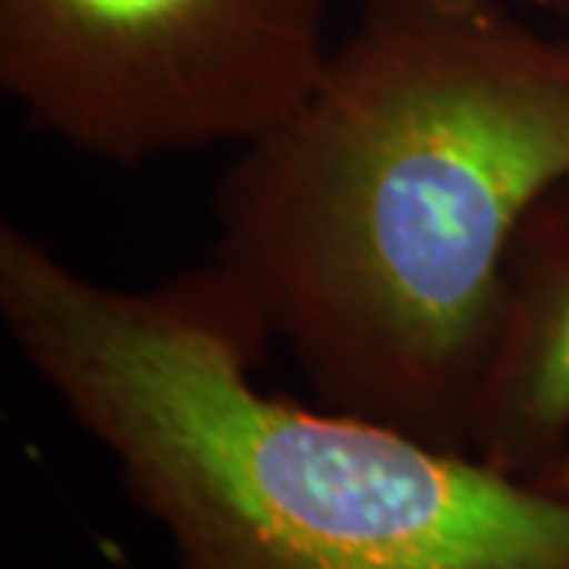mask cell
<instances>
[{
	"mask_svg": "<svg viewBox=\"0 0 569 569\" xmlns=\"http://www.w3.org/2000/svg\"><path fill=\"white\" fill-rule=\"evenodd\" d=\"M563 174L569 26L509 0H365L216 181L212 263L320 406L471 456L507 247Z\"/></svg>",
	"mask_w": 569,
	"mask_h": 569,
	"instance_id": "6da1fadb",
	"label": "cell"
},
{
	"mask_svg": "<svg viewBox=\"0 0 569 569\" xmlns=\"http://www.w3.org/2000/svg\"><path fill=\"white\" fill-rule=\"evenodd\" d=\"M0 320L178 569H569V500L361 415L269 396L219 266L123 288L0 224Z\"/></svg>",
	"mask_w": 569,
	"mask_h": 569,
	"instance_id": "7a4b0ae2",
	"label": "cell"
},
{
	"mask_svg": "<svg viewBox=\"0 0 569 569\" xmlns=\"http://www.w3.org/2000/svg\"><path fill=\"white\" fill-rule=\"evenodd\" d=\"M329 0H0V89L89 159L244 146L329 61Z\"/></svg>",
	"mask_w": 569,
	"mask_h": 569,
	"instance_id": "3957f363",
	"label": "cell"
},
{
	"mask_svg": "<svg viewBox=\"0 0 569 569\" xmlns=\"http://www.w3.org/2000/svg\"><path fill=\"white\" fill-rule=\"evenodd\" d=\"M569 449V174L529 206L503 260L500 310L468 452L531 481Z\"/></svg>",
	"mask_w": 569,
	"mask_h": 569,
	"instance_id": "277c9868",
	"label": "cell"
},
{
	"mask_svg": "<svg viewBox=\"0 0 569 569\" xmlns=\"http://www.w3.org/2000/svg\"><path fill=\"white\" fill-rule=\"evenodd\" d=\"M531 485L548 490V493H557V497H567L569 500V449L563 456H557L548 468H541V471L531 478Z\"/></svg>",
	"mask_w": 569,
	"mask_h": 569,
	"instance_id": "5b68a950",
	"label": "cell"
},
{
	"mask_svg": "<svg viewBox=\"0 0 569 569\" xmlns=\"http://www.w3.org/2000/svg\"><path fill=\"white\" fill-rule=\"evenodd\" d=\"M535 7H538L541 13H548L553 22L569 26V0H535Z\"/></svg>",
	"mask_w": 569,
	"mask_h": 569,
	"instance_id": "8992f818",
	"label": "cell"
}]
</instances>
